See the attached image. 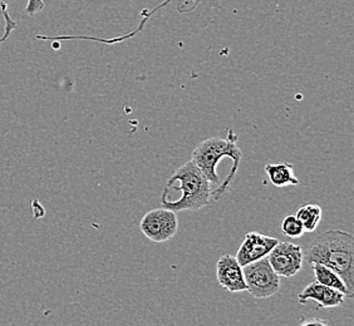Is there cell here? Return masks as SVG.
<instances>
[{"label":"cell","mask_w":354,"mask_h":326,"mask_svg":"<svg viewBox=\"0 0 354 326\" xmlns=\"http://www.w3.org/2000/svg\"><path fill=\"white\" fill-rule=\"evenodd\" d=\"M241 157L238 135L230 128H227L226 138H209L192 151L191 161L212 184V201H218L229 190Z\"/></svg>","instance_id":"obj_1"},{"label":"cell","mask_w":354,"mask_h":326,"mask_svg":"<svg viewBox=\"0 0 354 326\" xmlns=\"http://www.w3.org/2000/svg\"><path fill=\"white\" fill-rule=\"evenodd\" d=\"M303 258L309 265L319 264L337 272L354 296V238L341 230H329L314 238Z\"/></svg>","instance_id":"obj_2"},{"label":"cell","mask_w":354,"mask_h":326,"mask_svg":"<svg viewBox=\"0 0 354 326\" xmlns=\"http://www.w3.org/2000/svg\"><path fill=\"white\" fill-rule=\"evenodd\" d=\"M180 192L181 198L169 201H160L165 209L181 212V211H198L212 202V189L206 177L200 172L192 161L178 167L169 178L164 193Z\"/></svg>","instance_id":"obj_3"},{"label":"cell","mask_w":354,"mask_h":326,"mask_svg":"<svg viewBox=\"0 0 354 326\" xmlns=\"http://www.w3.org/2000/svg\"><path fill=\"white\" fill-rule=\"evenodd\" d=\"M246 287L255 299L272 298L280 290V278L274 272L268 258L243 266Z\"/></svg>","instance_id":"obj_4"},{"label":"cell","mask_w":354,"mask_h":326,"mask_svg":"<svg viewBox=\"0 0 354 326\" xmlns=\"http://www.w3.org/2000/svg\"><path fill=\"white\" fill-rule=\"evenodd\" d=\"M140 230L152 242L170 241L178 230L176 212L165 207L149 211L140 222Z\"/></svg>","instance_id":"obj_5"},{"label":"cell","mask_w":354,"mask_h":326,"mask_svg":"<svg viewBox=\"0 0 354 326\" xmlns=\"http://www.w3.org/2000/svg\"><path fill=\"white\" fill-rule=\"evenodd\" d=\"M274 272L279 278H293L303 267V249L299 245L278 241L266 256Z\"/></svg>","instance_id":"obj_6"},{"label":"cell","mask_w":354,"mask_h":326,"mask_svg":"<svg viewBox=\"0 0 354 326\" xmlns=\"http://www.w3.org/2000/svg\"><path fill=\"white\" fill-rule=\"evenodd\" d=\"M278 241V238H270L259 232H246L235 258L240 265H249L260 258H266Z\"/></svg>","instance_id":"obj_7"},{"label":"cell","mask_w":354,"mask_h":326,"mask_svg":"<svg viewBox=\"0 0 354 326\" xmlns=\"http://www.w3.org/2000/svg\"><path fill=\"white\" fill-rule=\"evenodd\" d=\"M216 278L218 284L229 292H243L248 290L243 266L232 255H223L216 264Z\"/></svg>","instance_id":"obj_8"},{"label":"cell","mask_w":354,"mask_h":326,"mask_svg":"<svg viewBox=\"0 0 354 326\" xmlns=\"http://www.w3.org/2000/svg\"><path fill=\"white\" fill-rule=\"evenodd\" d=\"M346 295L342 292L337 291L334 289L322 285L317 281L310 282L298 294V301L299 304H306L308 301H314L318 307L323 309H330L341 306L346 301Z\"/></svg>","instance_id":"obj_9"},{"label":"cell","mask_w":354,"mask_h":326,"mask_svg":"<svg viewBox=\"0 0 354 326\" xmlns=\"http://www.w3.org/2000/svg\"><path fill=\"white\" fill-rule=\"evenodd\" d=\"M266 172L272 186L278 189L299 184V180L294 175L293 166L290 163H269L266 166Z\"/></svg>","instance_id":"obj_10"},{"label":"cell","mask_w":354,"mask_h":326,"mask_svg":"<svg viewBox=\"0 0 354 326\" xmlns=\"http://www.w3.org/2000/svg\"><path fill=\"white\" fill-rule=\"evenodd\" d=\"M310 266L313 269L314 278H315L317 282H319L322 285L327 286V287H330V289H334L337 291L342 292V294L346 295V298H349L347 286H346L344 281L342 280L341 276L337 272L330 270L329 267L319 265V264H312Z\"/></svg>","instance_id":"obj_11"},{"label":"cell","mask_w":354,"mask_h":326,"mask_svg":"<svg viewBox=\"0 0 354 326\" xmlns=\"http://www.w3.org/2000/svg\"><path fill=\"white\" fill-rule=\"evenodd\" d=\"M295 216L299 220L304 231L314 232L322 221L323 210L318 204H304L297 210Z\"/></svg>","instance_id":"obj_12"},{"label":"cell","mask_w":354,"mask_h":326,"mask_svg":"<svg viewBox=\"0 0 354 326\" xmlns=\"http://www.w3.org/2000/svg\"><path fill=\"white\" fill-rule=\"evenodd\" d=\"M281 232L288 238H299L306 231L295 215H288L281 220Z\"/></svg>","instance_id":"obj_13"},{"label":"cell","mask_w":354,"mask_h":326,"mask_svg":"<svg viewBox=\"0 0 354 326\" xmlns=\"http://www.w3.org/2000/svg\"><path fill=\"white\" fill-rule=\"evenodd\" d=\"M44 8L43 0H28L27 7H26V13L28 15H35V14L41 12Z\"/></svg>","instance_id":"obj_14"},{"label":"cell","mask_w":354,"mask_h":326,"mask_svg":"<svg viewBox=\"0 0 354 326\" xmlns=\"http://www.w3.org/2000/svg\"><path fill=\"white\" fill-rule=\"evenodd\" d=\"M299 326H328L326 320L319 319V318H308L300 323Z\"/></svg>","instance_id":"obj_15"}]
</instances>
